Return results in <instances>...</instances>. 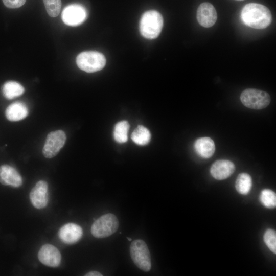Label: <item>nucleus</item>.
<instances>
[{
    "instance_id": "obj_9",
    "label": "nucleus",
    "mask_w": 276,
    "mask_h": 276,
    "mask_svg": "<svg viewBox=\"0 0 276 276\" xmlns=\"http://www.w3.org/2000/svg\"><path fill=\"white\" fill-rule=\"evenodd\" d=\"M38 258L40 262L44 265L56 267L60 264L61 256L59 250L55 246L45 244L40 248Z\"/></svg>"
},
{
    "instance_id": "obj_16",
    "label": "nucleus",
    "mask_w": 276,
    "mask_h": 276,
    "mask_svg": "<svg viewBox=\"0 0 276 276\" xmlns=\"http://www.w3.org/2000/svg\"><path fill=\"white\" fill-rule=\"evenodd\" d=\"M28 114V108L21 102H15L11 104L5 111L6 117L10 121H18L24 119Z\"/></svg>"
},
{
    "instance_id": "obj_8",
    "label": "nucleus",
    "mask_w": 276,
    "mask_h": 276,
    "mask_svg": "<svg viewBox=\"0 0 276 276\" xmlns=\"http://www.w3.org/2000/svg\"><path fill=\"white\" fill-rule=\"evenodd\" d=\"M87 17V12L83 6L74 4L67 6L62 12L63 22L70 26H77L83 23Z\"/></svg>"
},
{
    "instance_id": "obj_2",
    "label": "nucleus",
    "mask_w": 276,
    "mask_h": 276,
    "mask_svg": "<svg viewBox=\"0 0 276 276\" xmlns=\"http://www.w3.org/2000/svg\"><path fill=\"white\" fill-rule=\"evenodd\" d=\"M163 26V18L157 11L149 10L143 14L140 24L142 35L148 39L157 38Z\"/></svg>"
},
{
    "instance_id": "obj_6",
    "label": "nucleus",
    "mask_w": 276,
    "mask_h": 276,
    "mask_svg": "<svg viewBox=\"0 0 276 276\" xmlns=\"http://www.w3.org/2000/svg\"><path fill=\"white\" fill-rule=\"evenodd\" d=\"M240 100L245 107L259 110L268 106L270 102V97L263 90L247 88L242 92Z\"/></svg>"
},
{
    "instance_id": "obj_19",
    "label": "nucleus",
    "mask_w": 276,
    "mask_h": 276,
    "mask_svg": "<svg viewBox=\"0 0 276 276\" xmlns=\"http://www.w3.org/2000/svg\"><path fill=\"white\" fill-rule=\"evenodd\" d=\"M131 139L133 142L139 145H146L150 141L151 134L147 128L139 125L133 131Z\"/></svg>"
},
{
    "instance_id": "obj_10",
    "label": "nucleus",
    "mask_w": 276,
    "mask_h": 276,
    "mask_svg": "<svg viewBox=\"0 0 276 276\" xmlns=\"http://www.w3.org/2000/svg\"><path fill=\"white\" fill-rule=\"evenodd\" d=\"M48 186L46 181L40 180L31 190L29 197L32 205L36 209L45 208L48 202Z\"/></svg>"
},
{
    "instance_id": "obj_3",
    "label": "nucleus",
    "mask_w": 276,
    "mask_h": 276,
    "mask_svg": "<svg viewBox=\"0 0 276 276\" xmlns=\"http://www.w3.org/2000/svg\"><path fill=\"white\" fill-rule=\"evenodd\" d=\"M118 227L119 221L116 216L108 213L95 221L91 227V233L96 238H103L114 233Z\"/></svg>"
},
{
    "instance_id": "obj_18",
    "label": "nucleus",
    "mask_w": 276,
    "mask_h": 276,
    "mask_svg": "<svg viewBox=\"0 0 276 276\" xmlns=\"http://www.w3.org/2000/svg\"><path fill=\"white\" fill-rule=\"evenodd\" d=\"M252 185V178L250 175L246 173L239 174L235 182V188L239 193L242 195L248 194Z\"/></svg>"
},
{
    "instance_id": "obj_20",
    "label": "nucleus",
    "mask_w": 276,
    "mask_h": 276,
    "mask_svg": "<svg viewBox=\"0 0 276 276\" xmlns=\"http://www.w3.org/2000/svg\"><path fill=\"white\" fill-rule=\"evenodd\" d=\"M129 124L126 121H122L117 123L114 128L113 137L119 143H124L128 140V132Z\"/></svg>"
},
{
    "instance_id": "obj_23",
    "label": "nucleus",
    "mask_w": 276,
    "mask_h": 276,
    "mask_svg": "<svg viewBox=\"0 0 276 276\" xmlns=\"http://www.w3.org/2000/svg\"><path fill=\"white\" fill-rule=\"evenodd\" d=\"M264 241L269 249L273 253H276V233L275 231L272 229H268L266 230L263 236Z\"/></svg>"
},
{
    "instance_id": "obj_4",
    "label": "nucleus",
    "mask_w": 276,
    "mask_h": 276,
    "mask_svg": "<svg viewBox=\"0 0 276 276\" xmlns=\"http://www.w3.org/2000/svg\"><path fill=\"white\" fill-rule=\"evenodd\" d=\"M130 254L135 265L145 272L150 271L151 268V256L144 241L136 239L130 245Z\"/></svg>"
},
{
    "instance_id": "obj_14",
    "label": "nucleus",
    "mask_w": 276,
    "mask_h": 276,
    "mask_svg": "<svg viewBox=\"0 0 276 276\" xmlns=\"http://www.w3.org/2000/svg\"><path fill=\"white\" fill-rule=\"evenodd\" d=\"M0 183L17 188L21 186L22 179L15 168L8 165H3L0 166Z\"/></svg>"
},
{
    "instance_id": "obj_21",
    "label": "nucleus",
    "mask_w": 276,
    "mask_h": 276,
    "mask_svg": "<svg viewBox=\"0 0 276 276\" xmlns=\"http://www.w3.org/2000/svg\"><path fill=\"white\" fill-rule=\"evenodd\" d=\"M260 200L266 208H274L276 206L275 193L270 189H263L260 195Z\"/></svg>"
},
{
    "instance_id": "obj_7",
    "label": "nucleus",
    "mask_w": 276,
    "mask_h": 276,
    "mask_svg": "<svg viewBox=\"0 0 276 276\" xmlns=\"http://www.w3.org/2000/svg\"><path fill=\"white\" fill-rule=\"evenodd\" d=\"M66 139V134L61 130L50 132L47 136L42 149L44 156L48 158L55 156L64 146Z\"/></svg>"
},
{
    "instance_id": "obj_13",
    "label": "nucleus",
    "mask_w": 276,
    "mask_h": 276,
    "mask_svg": "<svg viewBox=\"0 0 276 276\" xmlns=\"http://www.w3.org/2000/svg\"><path fill=\"white\" fill-rule=\"evenodd\" d=\"M234 163L226 159H219L211 166L210 173L213 177L217 180H223L229 177L235 171Z\"/></svg>"
},
{
    "instance_id": "obj_24",
    "label": "nucleus",
    "mask_w": 276,
    "mask_h": 276,
    "mask_svg": "<svg viewBox=\"0 0 276 276\" xmlns=\"http://www.w3.org/2000/svg\"><path fill=\"white\" fill-rule=\"evenodd\" d=\"M5 6L9 8H17L22 6L26 0H2Z\"/></svg>"
},
{
    "instance_id": "obj_12",
    "label": "nucleus",
    "mask_w": 276,
    "mask_h": 276,
    "mask_svg": "<svg viewBox=\"0 0 276 276\" xmlns=\"http://www.w3.org/2000/svg\"><path fill=\"white\" fill-rule=\"evenodd\" d=\"M83 235V230L80 226L74 223H68L63 225L58 232L60 239L67 244L77 242Z\"/></svg>"
},
{
    "instance_id": "obj_5",
    "label": "nucleus",
    "mask_w": 276,
    "mask_h": 276,
    "mask_svg": "<svg viewBox=\"0 0 276 276\" xmlns=\"http://www.w3.org/2000/svg\"><path fill=\"white\" fill-rule=\"evenodd\" d=\"M76 63L80 69L87 73H93L99 71L104 67L106 59L100 52L85 51L77 56Z\"/></svg>"
},
{
    "instance_id": "obj_15",
    "label": "nucleus",
    "mask_w": 276,
    "mask_h": 276,
    "mask_svg": "<svg viewBox=\"0 0 276 276\" xmlns=\"http://www.w3.org/2000/svg\"><path fill=\"white\" fill-rule=\"evenodd\" d=\"M194 148L196 153L204 158L211 157L215 150V143L213 140L209 137L197 139L194 144Z\"/></svg>"
},
{
    "instance_id": "obj_17",
    "label": "nucleus",
    "mask_w": 276,
    "mask_h": 276,
    "mask_svg": "<svg viewBox=\"0 0 276 276\" xmlns=\"http://www.w3.org/2000/svg\"><path fill=\"white\" fill-rule=\"evenodd\" d=\"M24 91V87L16 81H7L4 83L2 87L3 95L9 100L20 96Z\"/></svg>"
},
{
    "instance_id": "obj_25",
    "label": "nucleus",
    "mask_w": 276,
    "mask_h": 276,
    "mask_svg": "<svg viewBox=\"0 0 276 276\" xmlns=\"http://www.w3.org/2000/svg\"><path fill=\"white\" fill-rule=\"evenodd\" d=\"M85 276H102V274L97 271H91L85 274Z\"/></svg>"
},
{
    "instance_id": "obj_11",
    "label": "nucleus",
    "mask_w": 276,
    "mask_h": 276,
    "mask_svg": "<svg viewBox=\"0 0 276 276\" xmlns=\"http://www.w3.org/2000/svg\"><path fill=\"white\" fill-rule=\"evenodd\" d=\"M217 18L216 9L211 4L204 2L199 6L197 11V19L201 26L211 27L215 24Z\"/></svg>"
},
{
    "instance_id": "obj_26",
    "label": "nucleus",
    "mask_w": 276,
    "mask_h": 276,
    "mask_svg": "<svg viewBox=\"0 0 276 276\" xmlns=\"http://www.w3.org/2000/svg\"><path fill=\"white\" fill-rule=\"evenodd\" d=\"M127 239L129 241H132V239L129 238V237H127Z\"/></svg>"
},
{
    "instance_id": "obj_22",
    "label": "nucleus",
    "mask_w": 276,
    "mask_h": 276,
    "mask_svg": "<svg viewBox=\"0 0 276 276\" xmlns=\"http://www.w3.org/2000/svg\"><path fill=\"white\" fill-rule=\"evenodd\" d=\"M48 14L52 17H55L59 14L61 0H43Z\"/></svg>"
},
{
    "instance_id": "obj_1",
    "label": "nucleus",
    "mask_w": 276,
    "mask_h": 276,
    "mask_svg": "<svg viewBox=\"0 0 276 276\" xmlns=\"http://www.w3.org/2000/svg\"><path fill=\"white\" fill-rule=\"evenodd\" d=\"M241 17L246 26L257 29L266 28L272 20L271 12L268 8L261 4L252 3L244 6Z\"/></svg>"
},
{
    "instance_id": "obj_27",
    "label": "nucleus",
    "mask_w": 276,
    "mask_h": 276,
    "mask_svg": "<svg viewBox=\"0 0 276 276\" xmlns=\"http://www.w3.org/2000/svg\"><path fill=\"white\" fill-rule=\"evenodd\" d=\"M235 1H244V0H235Z\"/></svg>"
}]
</instances>
